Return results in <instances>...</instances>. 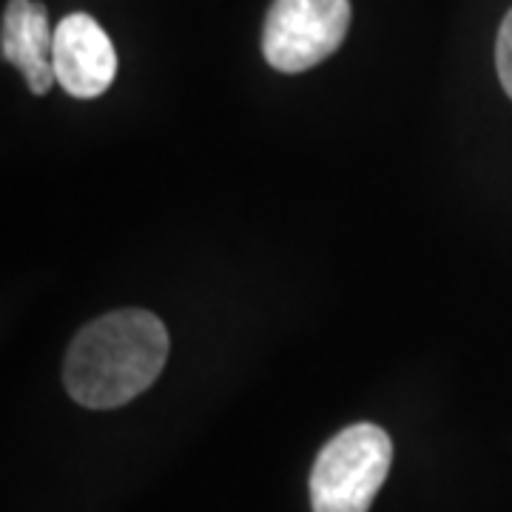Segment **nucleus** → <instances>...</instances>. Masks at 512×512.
<instances>
[{"mask_svg":"<svg viewBox=\"0 0 512 512\" xmlns=\"http://www.w3.org/2000/svg\"><path fill=\"white\" fill-rule=\"evenodd\" d=\"M168 330L140 308L106 313L74 336L63 382L74 402L111 410L137 399L168 362Z\"/></svg>","mask_w":512,"mask_h":512,"instance_id":"obj_1","label":"nucleus"},{"mask_svg":"<svg viewBox=\"0 0 512 512\" xmlns=\"http://www.w3.org/2000/svg\"><path fill=\"white\" fill-rule=\"evenodd\" d=\"M495 66H498V77L501 86L512 100V9L498 29V40H495Z\"/></svg>","mask_w":512,"mask_h":512,"instance_id":"obj_6","label":"nucleus"},{"mask_svg":"<svg viewBox=\"0 0 512 512\" xmlns=\"http://www.w3.org/2000/svg\"><path fill=\"white\" fill-rule=\"evenodd\" d=\"M55 74L57 83L80 100L100 97L114 83L117 52L92 15L74 12L57 23Z\"/></svg>","mask_w":512,"mask_h":512,"instance_id":"obj_4","label":"nucleus"},{"mask_svg":"<svg viewBox=\"0 0 512 512\" xmlns=\"http://www.w3.org/2000/svg\"><path fill=\"white\" fill-rule=\"evenodd\" d=\"M350 18V0H274L262 29V55L276 72H308L342 46Z\"/></svg>","mask_w":512,"mask_h":512,"instance_id":"obj_3","label":"nucleus"},{"mask_svg":"<svg viewBox=\"0 0 512 512\" xmlns=\"http://www.w3.org/2000/svg\"><path fill=\"white\" fill-rule=\"evenodd\" d=\"M393 444L376 424H353L322 447L313 464V512H367L390 473Z\"/></svg>","mask_w":512,"mask_h":512,"instance_id":"obj_2","label":"nucleus"},{"mask_svg":"<svg viewBox=\"0 0 512 512\" xmlns=\"http://www.w3.org/2000/svg\"><path fill=\"white\" fill-rule=\"evenodd\" d=\"M0 46L3 60L23 72L29 92L46 94L55 86V29L43 3L9 0L3 9Z\"/></svg>","mask_w":512,"mask_h":512,"instance_id":"obj_5","label":"nucleus"}]
</instances>
